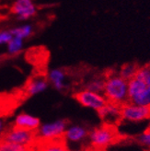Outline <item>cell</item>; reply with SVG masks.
Returning <instances> with one entry per match:
<instances>
[{
	"mask_svg": "<svg viewBox=\"0 0 150 151\" xmlns=\"http://www.w3.org/2000/svg\"><path fill=\"white\" fill-rule=\"evenodd\" d=\"M88 133L89 132L84 126L72 125L66 128L64 134V137L66 142L69 141L72 143H79L88 137Z\"/></svg>",
	"mask_w": 150,
	"mask_h": 151,
	"instance_id": "14",
	"label": "cell"
},
{
	"mask_svg": "<svg viewBox=\"0 0 150 151\" xmlns=\"http://www.w3.org/2000/svg\"><path fill=\"white\" fill-rule=\"evenodd\" d=\"M21 45H22V42L21 39L19 38H14L12 39L9 42V52L11 55H18L19 54V50L21 48Z\"/></svg>",
	"mask_w": 150,
	"mask_h": 151,
	"instance_id": "22",
	"label": "cell"
},
{
	"mask_svg": "<svg viewBox=\"0 0 150 151\" xmlns=\"http://www.w3.org/2000/svg\"><path fill=\"white\" fill-rule=\"evenodd\" d=\"M4 129H5V128H4V124H3V121H2L1 119H0V134H2V132L4 131Z\"/></svg>",
	"mask_w": 150,
	"mask_h": 151,
	"instance_id": "25",
	"label": "cell"
},
{
	"mask_svg": "<svg viewBox=\"0 0 150 151\" xmlns=\"http://www.w3.org/2000/svg\"><path fill=\"white\" fill-rule=\"evenodd\" d=\"M65 77H66V75H65V70L57 68V69L52 70L48 74V80L52 83V86L57 90H63L66 87L65 83Z\"/></svg>",
	"mask_w": 150,
	"mask_h": 151,
	"instance_id": "15",
	"label": "cell"
},
{
	"mask_svg": "<svg viewBox=\"0 0 150 151\" xmlns=\"http://www.w3.org/2000/svg\"><path fill=\"white\" fill-rule=\"evenodd\" d=\"M12 40V34L9 32H0V43L9 42Z\"/></svg>",
	"mask_w": 150,
	"mask_h": 151,
	"instance_id": "24",
	"label": "cell"
},
{
	"mask_svg": "<svg viewBox=\"0 0 150 151\" xmlns=\"http://www.w3.org/2000/svg\"><path fill=\"white\" fill-rule=\"evenodd\" d=\"M146 151H150V149H146Z\"/></svg>",
	"mask_w": 150,
	"mask_h": 151,
	"instance_id": "28",
	"label": "cell"
},
{
	"mask_svg": "<svg viewBox=\"0 0 150 151\" xmlns=\"http://www.w3.org/2000/svg\"><path fill=\"white\" fill-rule=\"evenodd\" d=\"M25 60L33 66L34 76H47V64L49 61V51L44 46H33L28 49L24 55Z\"/></svg>",
	"mask_w": 150,
	"mask_h": 151,
	"instance_id": "3",
	"label": "cell"
},
{
	"mask_svg": "<svg viewBox=\"0 0 150 151\" xmlns=\"http://www.w3.org/2000/svg\"><path fill=\"white\" fill-rule=\"evenodd\" d=\"M74 99L83 107L99 111L107 104V100L101 93H97L88 89H82L74 94Z\"/></svg>",
	"mask_w": 150,
	"mask_h": 151,
	"instance_id": "5",
	"label": "cell"
},
{
	"mask_svg": "<svg viewBox=\"0 0 150 151\" xmlns=\"http://www.w3.org/2000/svg\"><path fill=\"white\" fill-rule=\"evenodd\" d=\"M48 76H34L29 77L23 86L14 88L12 91L19 99L24 102L32 95L44 90L48 86Z\"/></svg>",
	"mask_w": 150,
	"mask_h": 151,
	"instance_id": "4",
	"label": "cell"
},
{
	"mask_svg": "<svg viewBox=\"0 0 150 151\" xmlns=\"http://www.w3.org/2000/svg\"><path fill=\"white\" fill-rule=\"evenodd\" d=\"M136 77L143 80L147 86L150 87V65L139 67Z\"/></svg>",
	"mask_w": 150,
	"mask_h": 151,
	"instance_id": "20",
	"label": "cell"
},
{
	"mask_svg": "<svg viewBox=\"0 0 150 151\" xmlns=\"http://www.w3.org/2000/svg\"><path fill=\"white\" fill-rule=\"evenodd\" d=\"M138 69H139V66L136 63H128V64L123 65L121 68H120L118 74L119 76H121L123 79L129 81L132 78H136Z\"/></svg>",
	"mask_w": 150,
	"mask_h": 151,
	"instance_id": "17",
	"label": "cell"
},
{
	"mask_svg": "<svg viewBox=\"0 0 150 151\" xmlns=\"http://www.w3.org/2000/svg\"><path fill=\"white\" fill-rule=\"evenodd\" d=\"M88 138L89 139L90 145L95 149L102 150L114 144L119 138V134L116 126L103 124L102 125L95 127L94 129L89 131Z\"/></svg>",
	"mask_w": 150,
	"mask_h": 151,
	"instance_id": "2",
	"label": "cell"
},
{
	"mask_svg": "<svg viewBox=\"0 0 150 151\" xmlns=\"http://www.w3.org/2000/svg\"><path fill=\"white\" fill-rule=\"evenodd\" d=\"M69 151H87V150H83V149H76V150H69Z\"/></svg>",
	"mask_w": 150,
	"mask_h": 151,
	"instance_id": "26",
	"label": "cell"
},
{
	"mask_svg": "<svg viewBox=\"0 0 150 151\" xmlns=\"http://www.w3.org/2000/svg\"><path fill=\"white\" fill-rule=\"evenodd\" d=\"M36 151H69L65 137L42 138L37 137L34 140Z\"/></svg>",
	"mask_w": 150,
	"mask_h": 151,
	"instance_id": "11",
	"label": "cell"
},
{
	"mask_svg": "<svg viewBox=\"0 0 150 151\" xmlns=\"http://www.w3.org/2000/svg\"><path fill=\"white\" fill-rule=\"evenodd\" d=\"M104 87H105V78H101V77L93 78L85 84V89L90 90V91L97 92V93H101V94H103Z\"/></svg>",
	"mask_w": 150,
	"mask_h": 151,
	"instance_id": "18",
	"label": "cell"
},
{
	"mask_svg": "<svg viewBox=\"0 0 150 151\" xmlns=\"http://www.w3.org/2000/svg\"><path fill=\"white\" fill-rule=\"evenodd\" d=\"M147 87L146 83L141 80L138 78H133L131 80L128 81V97H129V101L133 98H134L136 95H138L141 91Z\"/></svg>",
	"mask_w": 150,
	"mask_h": 151,
	"instance_id": "16",
	"label": "cell"
},
{
	"mask_svg": "<svg viewBox=\"0 0 150 151\" xmlns=\"http://www.w3.org/2000/svg\"><path fill=\"white\" fill-rule=\"evenodd\" d=\"M23 103L13 91L0 92V118L6 119L14 114L20 105Z\"/></svg>",
	"mask_w": 150,
	"mask_h": 151,
	"instance_id": "8",
	"label": "cell"
},
{
	"mask_svg": "<svg viewBox=\"0 0 150 151\" xmlns=\"http://www.w3.org/2000/svg\"><path fill=\"white\" fill-rule=\"evenodd\" d=\"M67 127H68V122L66 120H58L55 123L46 124L40 127L37 137L49 139L63 137Z\"/></svg>",
	"mask_w": 150,
	"mask_h": 151,
	"instance_id": "9",
	"label": "cell"
},
{
	"mask_svg": "<svg viewBox=\"0 0 150 151\" xmlns=\"http://www.w3.org/2000/svg\"><path fill=\"white\" fill-rule=\"evenodd\" d=\"M9 12L12 14H19V19H28L32 16H34L36 9L32 1L19 0V1H17L13 4Z\"/></svg>",
	"mask_w": 150,
	"mask_h": 151,
	"instance_id": "13",
	"label": "cell"
},
{
	"mask_svg": "<svg viewBox=\"0 0 150 151\" xmlns=\"http://www.w3.org/2000/svg\"><path fill=\"white\" fill-rule=\"evenodd\" d=\"M146 130L150 131V122H149V124H148V126H147V129H146Z\"/></svg>",
	"mask_w": 150,
	"mask_h": 151,
	"instance_id": "27",
	"label": "cell"
},
{
	"mask_svg": "<svg viewBox=\"0 0 150 151\" xmlns=\"http://www.w3.org/2000/svg\"><path fill=\"white\" fill-rule=\"evenodd\" d=\"M98 114L104 124L116 126L122 121V106L107 102V104L98 111Z\"/></svg>",
	"mask_w": 150,
	"mask_h": 151,
	"instance_id": "10",
	"label": "cell"
},
{
	"mask_svg": "<svg viewBox=\"0 0 150 151\" xmlns=\"http://www.w3.org/2000/svg\"><path fill=\"white\" fill-rule=\"evenodd\" d=\"M11 34L15 35L17 38H19V39H22L24 37H28L31 35L32 33V28L29 26H25L22 28H18V29H14L11 32H9Z\"/></svg>",
	"mask_w": 150,
	"mask_h": 151,
	"instance_id": "21",
	"label": "cell"
},
{
	"mask_svg": "<svg viewBox=\"0 0 150 151\" xmlns=\"http://www.w3.org/2000/svg\"><path fill=\"white\" fill-rule=\"evenodd\" d=\"M9 126L14 131H35L40 126V120L26 113H21L17 117L15 123L9 124Z\"/></svg>",
	"mask_w": 150,
	"mask_h": 151,
	"instance_id": "12",
	"label": "cell"
},
{
	"mask_svg": "<svg viewBox=\"0 0 150 151\" xmlns=\"http://www.w3.org/2000/svg\"><path fill=\"white\" fill-rule=\"evenodd\" d=\"M122 120L130 123H141L150 120V108L128 101L122 105Z\"/></svg>",
	"mask_w": 150,
	"mask_h": 151,
	"instance_id": "6",
	"label": "cell"
},
{
	"mask_svg": "<svg viewBox=\"0 0 150 151\" xmlns=\"http://www.w3.org/2000/svg\"><path fill=\"white\" fill-rule=\"evenodd\" d=\"M39 129V128H38ZM38 129L35 131H14L7 125L0 134V139L17 145H27L32 142L38 135Z\"/></svg>",
	"mask_w": 150,
	"mask_h": 151,
	"instance_id": "7",
	"label": "cell"
},
{
	"mask_svg": "<svg viewBox=\"0 0 150 151\" xmlns=\"http://www.w3.org/2000/svg\"><path fill=\"white\" fill-rule=\"evenodd\" d=\"M137 142L146 149H150V131L146 130L137 137Z\"/></svg>",
	"mask_w": 150,
	"mask_h": 151,
	"instance_id": "23",
	"label": "cell"
},
{
	"mask_svg": "<svg viewBox=\"0 0 150 151\" xmlns=\"http://www.w3.org/2000/svg\"><path fill=\"white\" fill-rule=\"evenodd\" d=\"M103 95L108 102L120 106L129 101L128 81L123 79L118 73H112L105 78Z\"/></svg>",
	"mask_w": 150,
	"mask_h": 151,
	"instance_id": "1",
	"label": "cell"
},
{
	"mask_svg": "<svg viewBox=\"0 0 150 151\" xmlns=\"http://www.w3.org/2000/svg\"><path fill=\"white\" fill-rule=\"evenodd\" d=\"M129 101L139 105V106L150 108V87L147 86L143 91H141L138 95L131 99Z\"/></svg>",
	"mask_w": 150,
	"mask_h": 151,
	"instance_id": "19",
	"label": "cell"
}]
</instances>
